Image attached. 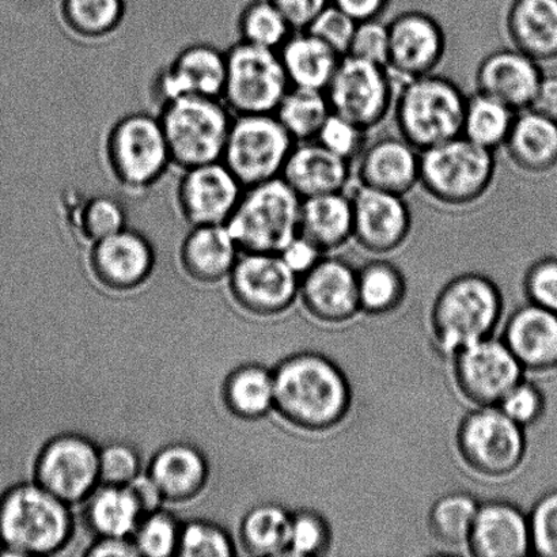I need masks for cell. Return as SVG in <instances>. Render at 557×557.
I'll return each instance as SVG.
<instances>
[{
	"mask_svg": "<svg viewBox=\"0 0 557 557\" xmlns=\"http://www.w3.org/2000/svg\"><path fill=\"white\" fill-rule=\"evenodd\" d=\"M274 381V411L299 430L321 433L336 428L351 408V385L325 355L306 351L283 359Z\"/></svg>",
	"mask_w": 557,
	"mask_h": 557,
	"instance_id": "cell-1",
	"label": "cell"
},
{
	"mask_svg": "<svg viewBox=\"0 0 557 557\" xmlns=\"http://www.w3.org/2000/svg\"><path fill=\"white\" fill-rule=\"evenodd\" d=\"M70 505L36 482L21 483L0 498V555L49 556L74 534Z\"/></svg>",
	"mask_w": 557,
	"mask_h": 557,
	"instance_id": "cell-2",
	"label": "cell"
},
{
	"mask_svg": "<svg viewBox=\"0 0 557 557\" xmlns=\"http://www.w3.org/2000/svg\"><path fill=\"white\" fill-rule=\"evenodd\" d=\"M504 297L493 278L480 274L453 277L436 295L431 333L436 351L451 359L461 348L494 335Z\"/></svg>",
	"mask_w": 557,
	"mask_h": 557,
	"instance_id": "cell-3",
	"label": "cell"
},
{
	"mask_svg": "<svg viewBox=\"0 0 557 557\" xmlns=\"http://www.w3.org/2000/svg\"><path fill=\"white\" fill-rule=\"evenodd\" d=\"M102 160L123 193L139 196L157 187L173 166L158 114L131 112L108 128Z\"/></svg>",
	"mask_w": 557,
	"mask_h": 557,
	"instance_id": "cell-4",
	"label": "cell"
},
{
	"mask_svg": "<svg viewBox=\"0 0 557 557\" xmlns=\"http://www.w3.org/2000/svg\"><path fill=\"white\" fill-rule=\"evenodd\" d=\"M496 168L495 151L457 136L422 151L419 187L436 205L467 209L493 188Z\"/></svg>",
	"mask_w": 557,
	"mask_h": 557,
	"instance_id": "cell-5",
	"label": "cell"
},
{
	"mask_svg": "<svg viewBox=\"0 0 557 557\" xmlns=\"http://www.w3.org/2000/svg\"><path fill=\"white\" fill-rule=\"evenodd\" d=\"M466 92L436 73L398 85L393 117L398 135L423 151L461 136Z\"/></svg>",
	"mask_w": 557,
	"mask_h": 557,
	"instance_id": "cell-6",
	"label": "cell"
},
{
	"mask_svg": "<svg viewBox=\"0 0 557 557\" xmlns=\"http://www.w3.org/2000/svg\"><path fill=\"white\" fill-rule=\"evenodd\" d=\"M158 119L180 172L222 161L234 119L222 98H173L162 103Z\"/></svg>",
	"mask_w": 557,
	"mask_h": 557,
	"instance_id": "cell-7",
	"label": "cell"
},
{
	"mask_svg": "<svg viewBox=\"0 0 557 557\" xmlns=\"http://www.w3.org/2000/svg\"><path fill=\"white\" fill-rule=\"evenodd\" d=\"M302 199L282 177L244 189L226 226L242 253H281L299 233Z\"/></svg>",
	"mask_w": 557,
	"mask_h": 557,
	"instance_id": "cell-8",
	"label": "cell"
},
{
	"mask_svg": "<svg viewBox=\"0 0 557 557\" xmlns=\"http://www.w3.org/2000/svg\"><path fill=\"white\" fill-rule=\"evenodd\" d=\"M457 450L480 476H510L525 460V429L507 418L499 407H476L461 420Z\"/></svg>",
	"mask_w": 557,
	"mask_h": 557,
	"instance_id": "cell-9",
	"label": "cell"
},
{
	"mask_svg": "<svg viewBox=\"0 0 557 557\" xmlns=\"http://www.w3.org/2000/svg\"><path fill=\"white\" fill-rule=\"evenodd\" d=\"M294 139L275 113L234 116L222 162L245 188L282 176Z\"/></svg>",
	"mask_w": 557,
	"mask_h": 557,
	"instance_id": "cell-10",
	"label": "cell"
},
{
	"mask_svg": "<svg viewBox=\"0 0 557 557\" xmlns=\"http://www.w3.org/2000/svg\"><path fill=\"white\" fill-rule=\"evenodd\" d=\"M289 87L281 57L274 49L238 41L226 51L222 100L234 116L275 113Z\"/></svg>",
	"mask_w": 557,
	"mask_h": 557,
	"instance_id": "cell-11",
	"label": "cell"
},
{
	"mask_svg": "<svg viewBox=\"0 0 557 557\" xmlns=\"http://www.w3.org/2000/svg\"><path fill=\"white\" fill-rule=\"evenodd\" d=\"M397 89L386 65L343 57L325 95L332 112L371 131L392 113Z\"/></svg>",
	"mask_w": 557,
	"mask_h": 557,
	"instance_id": "cell-12",
	"label": "cell"
},
{
	"mask_svg": "<svg viewBox=\"0 0 557 557\" xmlns=\"http://www.w3.org/2000/svg\"><path fill=\"white\" fill-rule=\"evenodd\" d=\"M35 482L64 504H85L101 484L100 449L84 435L54 436L38 453Z\"/></svg>",
	"mask_w": 557,
	"mask_h": 557,
	"instance_id": "cell-13",
	"label": "cell"
},
{
	"mask_svg": "<svg viewBox=\"0 0 557 557\" xmlns=\"http://www.w3.org/2000/svg\"><path fill=\"white\" fill-rule=\"evenodd\" d=\"M451 360L458 392L476 407L498 406L525 373L506 343L494 336L461 348Z\"/></svg>",
	"mask_w": 557,
	"mask_h": 557,
	"instance_id": "cell-14",
	"label": "cell"
},
{
	"mask_svg": "<svg viewBox=\"0 0 557 557\" xmlns=\"http://www.w3.org/2000/svg\"><path fill=\"white\" fill-rule=\"evenodd\" d=\"M227 278L236 302L259 317L284 313L299 295V277L276 253L239 255Z\"/></svg>",
	"mask_w": 557,
	"mask_h": 557,
	"instance_id": "cell-15",
	"label": "cell"
},
{
	"mask_svg": "<svg viewBox=\"0 0 557 557\" xmlns=\"http://www.w3.org/2000/svg\"><path fill=\"white\" fill-rule=\"evenodd\" d=\"M387 27L389 53L386 67L397 85L436 73L445 59L447 37L434 15L422 10L401 11Z\"/></svg>",
	"mask_w": 557,
	"mask_h": 557,
	"instance_id": "cell-16",
	"label": "cell"
},
{
	"mask_svg": "<svg viewBox=\"0 0 557 557\" xmlns=\"http://www.w3.org/2000/svg\"><path fill=\"white\" fill-rule=\"evenodd\" d=\"M244 189L225 163H207L182 171L174 190V207L189 227L226 225Z\"/></svg>",
	"mask_w": 557,
	"mask_h": 557,
	"instance_id": "cell-17",
	"label": "cell"
},
{
	"mask_svg": "<svg viewBox=\"0 0 557 557\" xmlns=\"http://www.w3.org/2000/svg\"><path fill=\"white\" fill-rule=\"evenodd\" d=\"M354 242L366 252H396L411 236L413 216L406 196L363 187L352 182Z\"/></svg>",
	"mask_w": 557,
	"mask_h": 557,
	"instance_id": "cell-18",
	"label": "cell"
},
{
	"mask_svg": "<svg viewBox=\"0 0 557 557\" xmlns=\"http://www.w3.org/2000/svg\"><path fill=\"white\" fill-rule=\"evenodd\" d=\"M156 261L150 239L128 226L89 245L91 274L112 292H133L144 286L154 271Z\"/></svg>",
	"mask_w": 557,
	"mask_h": 557,
	"instance_id": "cell-19",
	"label": "cell"
},
{
	"mask_svg": "<svg viewBox=\"0 0 557 557\" xmlns=\"http://www.w3.org/2000/svg\"><path fill=\"white\" fill-rule=\"evenodd\" d=\"M226 79V52L198 42L182 49L152 84L158 108L173 98L199 96L222 98Z\"/></svg>",
	"mask_w": 557,
	"mask_h": 557,
	"instance_id": "cell-20",
	"label": "cell"
},
{
	"mask_svg": "<svg viewBox=\"0 0 557 557\" xmlns=\"http://www.w3.org/2000/svg\"><path fill=\"white\" fill-rule=\"evenodd\" d=\"M306 311L325 324H343L360 313L358 270L348 261L324 256L299 278V295Z\"/></svg>",
	"mask_w": 557,
	"mask_h": 557,
	"instance_id": "cell-21",
	"label": "cell"
},
{
	"mask_svg": "<svg viewBox=\"0 0 557 557\" xmlns=\"http://www.w3.org/2000/svg\"><path fill=\"white\" fill-rule=\"evenodd\" d=\"M422 151L400 135L368 141L354 162V182L363 187L407 196L419 187Z\"/></svg>",
	"mask_w": 557,
	"mask_h": 557,
	"instance_id": "cell-22",
	"label": "cell"
},
{
	"mask_svg": "<svg viewBox=\"0 0 557 557\" xmlns=\"http://www.w3.org/2000/svg\"><path fill=\"white\" fill-rule=\"evenodd\" d=\"M544 75L542 63L512 47L488 53L478 65L474 84L476 91L521 112L532 107Z\"/></svg>",
	"mask_w": 557,
	"mask_h": 557,
	"instance_id": "cell-23",
	"label": "cell"
},
{
	"mask_svg": "<svg viewBox=\"0 0 557 557\" xmlns=\"http://www.w3.org/2000/svg\"><path fill=\"white\" fill-rule=\"evenodd\" d=\"M467 550L476 557H523L531 554L528 516L510 502L480 504Z\"/></svg>",
	"mask_w": 557,
	"mask_h": 557,
	"instance_id": "cell-24",
	"label": "cell"
},
{
	"mask_svg": "<svg viewBox=\"0 0 557 557\" xmlns=\"http://www.w3.org/2000/svg\"><path fill=\"white\" fill-rule=\"evenodd\" d=\"M281 177L300 199H308L347 190L354 182V165L332 154L317 140L298 141Z\"/></svg>",
	"mask_w": 557,
	"mask_h": 557,
	"instance_id": "cell-25",
	"label": "cell"
},
{
	"mask_svg": "<svg viewBox=\"0 0 557 557\" xmlns=\"http://www.w3.org/2000/svg\"><path fill=\"white\" fill-rule=\"evenodd\" d=\"M506 346L525 371L555 370L557 313L529 304L515 311L505 326Z\"/></svg>",
	"mask_w": 557,
	"mask_h": 557,
	"instance_id": "cell-26",
	"label": "cell"
},
{
	"mask_svg": "<svg viewBox=\"0 0 557 557\" xmlns=\"http://www.w3.org/2000/svg\"><path fill=\"white\" fill-rule=\"evenodd\" d=\"M239 255L226 225L190 226L178 248V261L185 275L203 284L225 281Z\"/></svg>",
	"mask_w": 557,
	"mask_h": 557,
	"instance_id": "cell-27",
	"label": "cell"
},
{
	"mask_svg": "<svg viewBox=\"0 0 557 557\" xmlns=\"http://www.w3.org/2000/svg\"><path fill=\"white\" fill-rule=\"evenodd\" d=\"M505 29L518 51L542 64L557 60V0H512Z\"/></svg>",
	"mask_w": 557,
	"mask_h": 557,
	"instance_id": "cell-28",
	"label": "cell"
},
{
	"mask_svg": "<svg viewBox=\"0 0 557 557\" xmlns=\"http://www.w3.org/2000/svg\"><path fill=\"white\" fill-rule=\"evenodd\" d=\"M152 482L160 488L163 499L171 504H185L198 498L209 483L210 468L203 453L187 444L162 447L150 462Z\"/></svg>",
	"mask_w": 557,
	"mask_h": 557,
	"instance_id": "cell-29",
	"label": "cell"
},
{
	"mask_svg": "<svg viewBox=\"0 0 557 557\" xmlns=\"http://www.w3.org/2000/svg\"><path fill=\"white\" fill-rule=\"evenodd\" d=\"M518 171L545 174L557 166V123L529 108L517 113L504 146Z\"/></svg>",
	"mask_w": 557,
	"mask_h": 557,
	"instance_id": "cell-30",
	"label": "cell"
},
{
	"mask_svg": "<svg viewBox=\"0 0 557 557\" xmlns=\"http://www.w3.org/2000/svg\"><path fill=\"white\" fill-rule=\"evenodd\" d=\"M299 234L332 253L354 239L352 200L344 193L313 196L300 203Z\"/></svg>",
	"mask_w": 557,
	"mask_h": 557,
	"instance_id": "cell-31",
	"label": "cell"
},
{
	"mask_svg": "<svg viewBox=\"0 0 557 557\" xmlns=\"http://www.w3.org/2000/svg\"><path fill=\"white\" fill-rule=\"evenodd\" d=\"M289 86L325 91L342 54L308 30L293 32L278 48Z\"/></svg>",
	"mask_w": 557,
	"mask_h": 557,
	"instance_id": "cell-32",
	"label": "cell"
},
{
	"mask_svg": "<svg viewBox=\"0 0 557 557\" xmlns=\"http://www.w3.org/2000/svg\"><path fill=\"white\" fill-rule=\"evenodd\" d=\"M87 527L97 537L133 539L144 512L127 485H98L85 500Z\"/></svg>",
	"mask_w": 557,
	"mask_h": 557,
	"instance_id": "cell-33",
	"label": "cell"
},
{
	"mask_svg": "<svg viewBox=\"0 0 557 557\" xmlns=\"http://www.w3.org/2000/svg\"><path fill=\"white\" fill-rule=\"evenodd\" d=\"M228 412L243 420H260L275 409L274 370L244 364L226 376L222 387Z\"/></svg>",
	"mask_w": 557,
	"mask_h": 557,
	"instance_id": "cell-34",
	"label": "cell"
},
{
	"mask_svg": "<svg viewBox=\"0 0 557 557\" xmlns=\"http://www.w3.org/2000/svg\"><path fill=\"white\" fill-rule=\"evenodd\" d=\"M125 0H60L59 15L65 30L79 40L101 41L123 25Z\"/></svg>",
	"mask_w": 557,
	"mask_h": 557,
	"instance_id": "cell-35",
	"label": "cell"
},
{
	"mask_svg": "<svg viewBox=\"0 0 557 557\" xmlns=\"http://www.w3.org/2000/svg\"><path fill=\"white\" fill-rule=\"evenodd\" d=\"M293 512L276 504L253 507L239 525V540L253 556L288 555Z\"/></svg>",
	"mask_w": 557,
	"mask_h": 557,
	"instance_id": "cell-36",
	"label": "cell"
},
{
	"mask_svg": "<svg viewBox=\"0 0 557 557\" xmlns=\"http://www.w3.org/2000/svg\"><path fill=\"white\" fill-rule=\"evenodd\" d=\"M517 113L493 97L473 92L467 98L461 136L483 149L496 152L509 138Z\"/></svg>",
	"mask_w": 557,
	"mask_h": 557,
	"instance_id": "cell-37",
	"label": "cell"
},
{
	"mask_svg": "<svg viewBox=\"0 0 557 557\" xmlns=\"http://www.w3.org/2000/svg\"><path fill=\"white\" fill-rule=\"evenodd\" d=\"M407 282L389 260H371L358 270L360 311L371 315L392 313L406 299Z\"/></svg>",
	"mask_w": 557,
	"mask_h": 557,
	"instance_id": "cell-38",
	"label": "cell"
},
{
	"mask_svg": "<svg viewBox=\"0 0 557 557\" xmlns=\"http://www.w3.org/2000/svg\"><path fill=\"white\" fill-rule=\"evenodd\" d=\"M331 112L325 91L292 86L278 103L275 116L298 144L314 140Z\"/></svg>",
	"mask_w": 557,
	"mask_h": 557,
	"instance_id": "cell-39",
	"label": "cell"
},
{
	"mask_svg": "<svg viewBox=\"0 0 557 557\" xmlns=\"http://www.w3.org/2000/svg\"><path fill=\"white\" fill-rule=\"evenodd\" d=\"M67 221L76 237L89 245L128 226L124 205L111 195L76 199L69 209Z\"/></svg>",
	"mask_w": 557,
	"mask_h": 557,
	"instance_id": "cell-40",
	"label": "cell"
},
{
	"mask_svg": "<svg viewBox=\"0 0 557 557\" xmlns=\"http://www.w3.org/2000/svg\"><path fill=\"white\" fill-rule=\"evenodd\" d=\"M479 502L467 493L441 496L431 507L429 527L436 542L447 548H467Z\"/></svg>",
	"mask_w": 557,
	"mask_h": 557,
	"instance_id": "cell-41",
	"label": "cell"
},
{
	"mask_svg": "<svg viewBox=\"0 0 557 557\" xmlns=\"http://www.w3.org/2000/svg\"><path fill=\"white\" fill-rule=\"evenodd\" d=\"M239 40L250 46L274 49L286 42L294 32L271 0H250L237 20Z\"/></svg>",
	"mask_w": 557,
	"mask_h": 557,
	"instance_id": "cell-42",
	"label": "cell"
},
{
	"mask_svg": "<svg viewBox=\"0 0 557 557\" xmlns=\"http://www.w3.org/2000/svg\"><path fill=\"white\" fill-rule=\"evenodd\" d=\"M180 525L172 512L157 510L141 518L133 534V542L139 556L171 557L177 556Z\"/></svg>",
	"mask_w": 557,
	"mask_h": 557,
	"instance_id": "cell-43",
	"label": "cell"
},
{
	"mask_svg": "<svg viewBox=\"0 0 557 557\" xmlns=\"http://www.w3.org/2000/svg\"><path fill=\"white\" fill-rule=\"evenodd\" d=\"M231 534L210 521H190L182 525L177 556L231 557L236 555Z\"/></svg>",
	"mask_w": 557,
	"mask_h": 557,
	"instance_id": "cell-44",
	"label": "cell"
},
{
	"mask_svg": "<svg viewBox=\"0 0 557 557\" xmlns=\"http://www.w3.org/2000/svg\"><path fill=\"white\" fill-rule=\"evenodd\" d=\"M332 529L319 511L302 509L293 512L289 556L317 557L330 550Z\"/></svg>",
	"mask_w": 557,
	"mask_h": 557,
	"instance_id": "cell-45",
	"label": "cell"
},
{
	"mask_svg": "<svg viewBox=\"0 0 557 557\" xmlns=\"http://www.w3.org/2000/svg\"><path fill=\"white\" fill-rule=\"evenodd\" d=\"M368 133L369 131L359 127L351 120L331 112L314 140L319 141L332 154L341 157L344 161L354 165L369 141Z\"/></svg>",
	"mask_w": 557,
	"mask_h": 557,
	"instance_id": "cell-46",
	"label": "cell"
},
{
	"mask_svg": "<svg viewBox=\"0 0 557 557\" xmlns=\"http://www.w3.org/2000/svg\"><path fill=\"white\" fill-rule=\"evenodd\" d=\"M528 518L532 553L557 557V490L543 495Z\"/></svg>",
	"mask_w": 557,
	"mask_h": 557,
	"instance_id": "cell-47",
	"label": "cell"
},
{
	"mask_svg": "<svg viewBox=\"0 0 557 557\" xmlns=\"http://www.w3.org/2000/svg\"><path fill=\"white\" fill-rule=\"evenodd\" d=\"M500 411L522 429L537 423L542 419L545 401L542 391L532 382L523 379L502 398L498 404Z\"/></svg>",
	"mask_w": 557,
	"mask_h": 557,
	"instance_id": "cell-48",
	"label": "cell"
},
{
	"mask_svg": "<svg viewBox=\"0 0 557 557\" xmlns=\"http://www.w3.org/2000/svg\"><path fill=\"white\" fill-rule=\"evenodd\" d=\"M389 53V27L381 20L358 22L346 57L386 65Z\"/></svg>",
	"mask_w": 557,
	"mask_h": 557,
	"instance_id": "cell-49",
	"label": "cell"
},
{
	"mask_svg": "<svg viewBox=\"0 0 557 557\" xmlns=\"http://www.w3.org/2000/svg\"><path fill=\"white\" fill-rule=\"evenodd\" d=\"M140 474L138 451L125 444H112L100 449V480L106 485H127Z\"/></svg>",
	"mask_w": 557,
	"mask_h": 557,
	"instance_id": "cell-50",
	"label": "cell"
},
{
	"mask_svg": "<svg viewBox=\"0 0 557 557\" xmlns=\"http://www.w3.org/2000/svg\"><path fill=\"white\" fill-rule=\"evenodd\" d=\"M357 24L351 16L331 3L306 30L346 57Z\"/></svg>",
	"mask_w": 557,
	"mask_h": 557,
	"instance_id": "cell-51",
	"label": "cell"
},
{
	"mask_svg": "<svg viewBox=\"0 0 557 557\" xmlns=\"http://www.w3.org/2000/svg\"><path fill=\"white\" fill-rule=\"evenodd\" d=\"M523 287L529 304L557 313V259H542L532 264Z\"/></svg>",
	"mask_w": 557,
	"mask_h": 557,
	"instance_id": "cell-52",
	"label": "cell"
},
{
	"mask_svg": "<svg viewBox=\"0 0 557 557\" xmlns=\"http://www.w3.org/2000/svg\"><path fill=\"white\" fill-rule=\"evenodd\" d=\"M278 256H281L284 264L300 278L308 274L310 270H313L317 263L324 258L325 253L314 243H311L309 238L298 233L282 249Z\"/></svg>",
	"mask_w": 557,
	"mask_h": 557,
	"instance_id": "cell-53",
	"label": "cell"
},
{
	"mask_svg": "<svg viewBox=\"0 0 557 557\" xmlns=\"http://www.w3.org/2000/svg\"><path fill=\"white\" fill-rule=\"evenodd\" d=\"M294 32L306 30L331 0H271Z\"/></svg>",
	"mask_w": 557,
	"mask_h": 557,
	"instance_id": "cell-54",
	"label": "cell"
},
{
	"mask_svg": "<svg viewBox=\"0 0 557 557\" xmlns=\"http://www.w3.org/2000/svg\"><path fill=\"white\" fill-rule=\"evenodd\" d=\"M331 3L354 21L363 22L381 20L389 10L392 0H331Z\"/></svg>",
	"mask_w": 557,
	"mask_h": 557,
	"instance_id": "cell-55",
	"label": "cell"
},
{
	"mask_svg": "<svg viewBox=\"0 0 557 557\" xmlns=\"http://www.w3.org/2000/svg\"><path fill=\"white\" fill-rule=\"evenodd\" d=\"M127 487L135 496L136 502H138L144 516L162 509V504H165L160 488L157 487V484L152 482V479L147 473H140L138 478H135L133 482L127 484Z\"/></svg>",
	"mask_w": 557,
	"mask_h": 557,
	"instance_id": "cell-56",
	"label": "cell"
},
{
	"mask_svg": "<svg viewBox=\"0 0 557 557\" xmlns=\"http://www.w3.org/2000/svg\"><path fill=\"white\" fill-rule=\"evenodd\" d=\"M90 557H135L139 556L133 539L97 537L96 543L86 550Z\"/></svg>",
	"mask_w": 557,
	"mask_h": 557,
	"instance_id": "cell-57",
	"label": "cell"
},
{
	"mask_svg": "<svg viewBox=\"0 0 557 557\" xmlns=\"http://www.w3.org/2000/svg\"><path fill=\"white\" fill-rule=\"evenodd\" d=\"M531 109L557 123V75H544Z\"/></svg>",
	"mask_w": 557,
	"mask_h": 557,
	"instance_id": "cell-58",
	"label": "cell"
},
{
	"mask_svg": "<svg viewBox=\"0 0 557 557\" xmlns=\"http://www.w3.org/2000/svg\"><path fill=\"white\" fill-rule=\"evenodd\" d=\"M555 370H557V366H556V369H555Z\"/></svg>",
	"mask_w": 557,
	"mask_h": 557,
	"instance_id": "cell-59",
	"label": "cell"
}]
</instances>
